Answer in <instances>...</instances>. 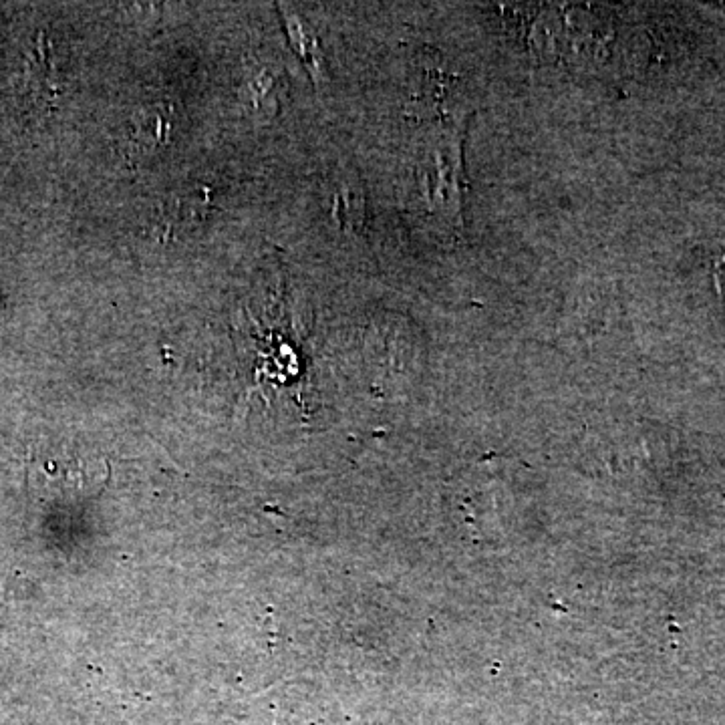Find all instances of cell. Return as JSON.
<instances>
[{
  "instance_id": "cell-1",
  "label": "cell",
  "mask_w": 725,
  "mask_h": 725,
  "mask_svg": "<svg viewBox=\"0 0 725 725\" xmlns=\"http://www.w3.org/2000/svg\"><path fill=\"white\" fill-rule=\"evenodd\" d=\"M423 194L433 210L446 216L460 218L462 194H464V160H462V137L450 135L435 148L425 164L421 176Z\"/></svg>"
},
{
  "instance_id": "cell-4",
  "label": "cell",
  "mask_w": 725,
  "mask_h": 725,
  "mask_svg": "<svg viewBox=\"0 0 725 725\" xmlns=\"http://www.w3.org/2000/svg\"><path fill=\"white\" fill-rule=\"evenodd\" d=\"M335 220L341 230L355 232L365 222V200L357 188H343L335 196Z\"/></svg>"
},
{
  "instance_id": "cell-3",
  "label": "cell",
  "mask_w": 725,
  "mask_h": 725,
  "mask_svg": "<svg viewBox=\"0 0 725 725\" xmlns=\"http://www.w3.org/2000/svg\"><path fill=\"white\" fill-rule=\"evenodd\" d=\"M172 131V117L164 113V109H154L141 113L139 119H135V131L133 137L141 148H158L162 145Z\"/></svg>"
},
{
  "instance_id": "cell-6",
  "label": "cell",
  "mask_w": 725,
  "mask_h": 725,
  "mask_svg": "<svg viewBox=\"0 0 725 725\" xmlns=\"http://www.w3.org/2000/svg\"><path fill=\"white\" fill-rule=\"evenodd\" d=\"M717 7H723V11H725V5H717Z\"/></svg>"
},
{
  "instance_id": "cell-5",
  "label": "cell",
  "mask_w": 725,
  "mask_h": 725,
  "mask_svg": "<svg viewBox=\"0 0 725 725\" xmlns=\"http://www.w3.org/2000/svg\"><path fill=\"white\" fill-rule=\"evenodd\" d=\"M713 284H715V290H717L721 303L725 305V252L717 258V262L713 266Z\"/></svg>"
},
{
  "instance_id": "cell-2",
  "label": "cell",
  "mask_w": 725,
  "mask_h": 725,
  "mask_svg": "<svg viewBox=\"0 0 725 725\" xmlns=\"http://www.w3.org/2000/svg\"><path fill=\"white\" fill-rule=\"evenodd\" d=\"M286 29L293 37V45L297 49V53L301 55V59L307 63V67L311 69V73L315 77H325V59H323V51L315 39V35L311 33V29L307 27V23H303L297 15H286Z\"/></svg>"
}]
</instances>
